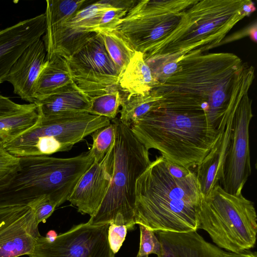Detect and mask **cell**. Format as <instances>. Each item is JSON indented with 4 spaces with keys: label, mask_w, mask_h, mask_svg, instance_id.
<instances>
[{
    "label": "cell",
    "mask_w": 257,
    "mask_h": 257,
    "mask_svg": "<svg viewBox=\"0 0 257 257\" xmlns=\"http://www.w3.org/2000/svg\"><path fill=\"white\" fill-rule=\"evenodd\" d=\"M93 162L90 150L70 158H20L19 171L10 184L0 191V208L28 205L43 196L50 197L58 207L68 201Z\"/></svg>",
    "instance_id": "5b68a950"
},
{
    "label": "cell",
    "mask_w": 257,
    "mask_h": 257,
    "mask_svg": "<svg viewBox=\"0 0 257 257\" xmlns=\"http://www.w3.org/2000/svg\"><path fill=\"white\" fill-rule=\"evenodd\" d=\"M246 92L232 93L229 107L220 126V136L208 154L196 167L195 172L203 196H207L219 184L232 135V121L239 102Z\"/></svg>",
    "instance_id": "9a60e30c"
},
{
    "label": "cell",
    "mask_w": 257,
    "mask_h": 257,
    "mask_svg": "<svg viewBox=\"0 0 257 257\" xmlns=\"http://www.w3.org/2000/svg\"><path fill=\"white\" fill-rule=\"evenodd\" d=\"M39 114L36 108L0 117V137L5 143L32 127L37 122Z\"/></svg>",
    "instance_id": "d4e9b609"
},
{
    "label": "cell",
    "mask_w": 257,
    "mask_h": 257,
    "mask_svg": "<svg viewBox=\"0 0 257 257\" xmlns=\"http://www.w3.org/2000/svg\"><path fill=\"white\" fill-rule=\"evenodd\" d=\"M257 216L253 202L242 193L231 194L217 184L202 195L198 213V229L209 235L217 247L233 253L254 247Z\"/></svg>",
    "instance_id": "52a82bcc"
},
{
    "label": "cell",
    "mask_w": 257,
    "mask_h": 257,
    "mask_svg": "<svg viewBox=\"0 0 257 257\" xmlns=\"http://www.w3.org/2000/svg\"><path fill=\"white\" fill-rule=\"evenodd\" d=\"M128 11L121 9L110 8L101 14L97 31H113L119 21L127 14Z\"/></svg>",
    "instance_id": "1f68e13d"
},
{
    "label": "cell",
    "mask_w": 257,
    "mask_h": 257,
    "mask_svg": "<svg viewBox=\"0 0 257 257\" xmlns=\"http://www.w3.org/2000/svg\"><path fill=\"white\" fill-rule=\"evenodd\" d=\"M178 64L175 72L151 91L162 100L203 109L218 131L244 64L237 56L227 53L188 54Z\"/></svg>",
    "instance_id": "7a4b0ae2"
},
{
    "label": "cell",
    "mask_w": 257,
    "mask_h": 257,
    "mask_svg": "<svg viewBox=\"0 0 257 257\" xmlns=\"http://www.w3.org/2000/svg\"><path fill=\"white\" fill-rule=\"evenodd\" d=\"M113 145L101 161L93 162L84 173L68 199L82 214L93 216L105 196L111 180Z\"/></svg>",
    "instance_id": "2e32d148"
},
{
    "label": "cell",
    "mask_w": 257,
    "mask_h": 257,
    "mask_svg": "<svg viewBox=\"0 0 257 257\" xmlns=\"http://www.w3.org/2000/svg\"><path fill=\"white\" fill-rule=\"evenodd\" d=\"M45 31L44 13L0 30V84L6 81L12 67L23 52L41 39Z\"/></svg>",
    "instance_id": "e0dca14e"
},
{
    "label": "cell",
    "mask_w": 257,
    "mask_h": 257,
    "mask_svg": "<svg viewBox=\"0 0 257 257\" xmlns=\"http://www.w3.org/2000/svg\"><path fill=\"white\" fill-rule=\"evenodd\" d=\"M4 143H5L4 140H3V139L2 138H1L0 137V145H4Z\"/></svg>",
    "instance_id": "74e56055"
},
{
    "label": "cell",
    "mask_w": 257,
    "mask_h": 257,
    "mask_svg": "<svg viewBox=\"0 0 257 257\" xmlns=\"http://www.w3.org/2000/svg\"><path fill=\"white\" fill-rule=\"evenodd\" d=\"M119 86L86 95L89 102V113L105 117L110 120L116 118L121 106L122 96Z\"/></svg>",
    "instance_id": "cb8c5ba5"
},
{
    "label": "cell",
    "mask_w": 257,
    "mask_h": 257,
    "mask_svg": "<svg viewBox=\"0 0 257 257\" xmlns=\"http://www.w3.org/2000/svg\"><path fill=\"white\" fill-rule=\"evenodd\" d=\"M161 244L158 257H225V251L206 241L197 231H158Z\"/></svg>",
    "instance_id": "d6986e66"
},
{
    "label": "cell",
    "mask_w": 257,
    "mask_h": 257,
    "mask_svg": "<svg viewBox=\"0 0 257 257\" xmlns=\"http://www.w3.org/2000/svg\"><path fill=\"white\" fill-rule=\"evenodd\" d=\"M34 103L18 104L0 93V117L35 108Z\"/></svg>",
    "instance_id": "836d02e7"
},
{
    "label": "cell",
    "mask_w": 257,
    "mask_h": 257,
    "mask_svg": "<svg viewBox=\"0 0 257 257\" xmlns=\"http://www.w3.org/2000/svg\"><path fill=\"white\" fill-rule=\"evenodd\" d=\"M149 150L160 152L168 161L191 169L208 154L220 136L199 108L160 100L156 107L130 125Z\"/></svg>",
    "instance_id": "3957f363"
},
{
    "label": "cell",
    "mask_w": 257,
    "mask_h": 257,
    "mask_svg": "<svg viewBox=\"0 0 257 257\" xmlns=\"http://www.w3.org/2000/svg\"><path fill=\"white\" fill-rule=\"evenodd\" d=\"M46 28L62 24L70 19L86 2L85 0H47Z\"/></svg>",
    "instance_id": "4316f807"
},
{
    "label": "cell",
    "mask_w": 257,
    "mask_h": 257,
    "mask_svg": "<svg viewBox=\"0 0 257 257\" xmlns=\"http://www.w3.org/2000/svg\"><path fill=\"white\" fill-rule=\"evenodd\" d=\"M28 206L34 210L36 220L39 224L45 222L57 207L56 203L47 196L38 198L31 202Z\"/></svg>",
    "instance_id": "4dcf8cb0"
},
{
    "label": "cell",
    "mask_w": 257,
    "mask_h": 257,
    "mask_svg": "<svg viewBox=\"0 0 257 257\" xmlns=\"http://www.w3.org/2000/svg\"><path fill=\"white\" fill-rule=\"evenodd\" d=\"M256 24L251 26L248 29V34L251 40L255 43L256 42Z\"/></svg>",
    "instance_id": "d590c367"
},
{
    "label": "cell",
    "mask_w": 257,
    "mask_h": 257,
    "mask_svg": "<svg viewBox=\"0 0 257 257\" xmlns=\"http://www.w3.org/2000/svg\"><path fill=\"white\" fill-rule=\"evenodd\" d=\"M109 224L74 225L53 242L40 236L29 257H113L107 231Z\"/></svg>",
    "instance_id": "8fae6325"
},
{
    "label": "cell",
    "mask_w": 257,
    "mask_h": 257,
    "mask_svg": "<svg viewBox=\"0 0 257 257\" xmlns=\"http://www.w3.org/2000/svg\"><path fill=\"white\" fill-rule=\"evenodd\" d=\"M47 53L41 38L30 45L12 67L6 81L23 100L34 103V90L39 76L46 65Z\"/></svg>",
    "instance_id": "ac0fdd59"
},
{
    "label": "cell",
    "mask_w": 257,
    "mask_h": 257,
    "mask_svg": "<svg viewBox=\"0 0 257 257\" xmlns=\"http://www.w3.org/2000/svg\"><path fill=\"white\" fill-rule=\"evenodd\" d=\"M110 123L107 118L88 112L49 116L39 114L35 125L3 146L18 158L49 156L70 150L95 130Z\"/></svg>",
    "instance_id": "ba28073f"
},
{
    "label": "cell",
    "mask_w": 257,
    "mask_h": 257,
    "mask_svg": "<svg viewBox=\"0 0 257 257\" xmlns=\"http://www.w3.org/2000/svg\"><path fill=\"white\" fill-rule=\"evenodd\" d=\"M38 225L28 205L0 208V257L30 255L41 236Z\"/></svg>",
    "instance_id": "5bb4252c"
},
{
    "label": "cell",
    "mask_w": 257,
    "mask_h": 257,
    "mask_svg": "<svg viewBox=\"0 0 257 257\" xmlns=\"http://www.w3.org/2000/svg\"><path fill=\"white\" fill-rule=\"evenodd\" d=\"M73 82L66 59L58 55L51 56L47 59L37 81L35 101Z\"/></svg>",
    "instance_id": "7402d4cb"
},
{
    "label": "cell",
    "mask_w": 257,
    "mask_h": 257,
    "mask_svg": "<svg viewBox=\"0 0 257 257\" xmlns=\"http://www.w3.org/2000/svg\"><path fill=\"white\" fill-rule=\"evenodd\" d=\"M161 96L152 91L146 94H128L122 96L119 119L130 125L157 106Z\"/></svg>",
    "instance_id": "603a6c76"
},
{
    "label": "cell",
    "mask_w": 257,
    "mask_h": 257,
    "mask_svg": "<svg viewBox=\"0 0 257 257\" xmlns=\"http://www.w3.org/2000/svg\"><path fill=\"white\" fill-rule=\"evenodd\" d=\"M43 116L88 112L89 102L85 93L73 82L56 90L34 103Z\"/></svg>",
    "instance_id": "ffe728a7"
},
{
    "label": "cell",
    "mask_w": 257,
    "mask_h": 257,
    "mask_svg": "<svg viewBox=\"0 0 257 257\" xmlns=\"http://www.w3.org/2000/svg\"><path fill=\"white\" fill-rule=\"evenodd\" d=\"M96 33L100 35L109 56L122 73L136 51L114 31H99Z\"/></svg>",
    "instance_id": "484cf974"
},
{
    "label": "cell",
    "mask_w": 257,
    "mask_h": 257,
    "mask_svg": "<svg viewBox=\"0 0 257 257\" xmlns=\"http://www.w3.org/2000/svg\"><path fill=\"white\" fill-rule=\"evenodd\" d=\"M20 169V158L8 152L0 145V191L11 182Z\"/></svg>",
    "instance_id": "f1b7e54d"
},
{
    "label": "cell",
    "mask_w": 257,
    "mask_h": 257,
    "mask_svg": "<svg viewBox=\"0 0 257 257\" xmlns=\"http://www.w3.org/2000/svg\"><path fill=\"white\" fill-rule=\"evenodd\" d=\"M202 197L195 172L156 157L137 180L134 223L155 232L197 231Z\"/></svg>",
    "instance_id": "6da1fadb"
},
{
    "label": "cell",
    "mask_w": 257,
    "mask_h": 257,
    "mask_svg": "<svg viewBox=\"0 0 257 257\" xmlns=\"http://www.w3.org/2000/svg\"><path fill=\"white\" fill-rule=\"evenodd\" d=\"M113 257H115L114 256H113Z\"/></svg>",
    "instance_id": "ab89813d"
},
{
    "label": "cell",
    "mask_w": 257,
    "mask_h": 257,
    "mask_svg": "<svg viewBox=\"0 0 257 257\" xmlns=\"http://www.w3.org/2000/svg\"><path fill=\"white\" fill-rule=\"evenodd\" d=\"M110 8L109 0L97 1L81 8L66 22L46 28L42 39L46 59L54 55L70 58L96 34L102 13Z\"/></svg>",
    "instance_id": "4fadbf2b"
},
{
    "label": "cell",
    "mask_w": 257,
    "mask_h": 257,
    "mask_svg": "<svg viewBox=\"0 0 257 257\" xmlns=\"http://www.w3.org/2000/svg\"><path fill=\"white\" fill-rule=\"evenodd\" d=\"M58 236L56 232L54 230H51L49 231L46 234V238L49 242H53L55 240Z\"/></svg>",
    "instance_id": "8d00e7d4"
},
{
    "label": "cell",
    "mask_w": 257,
    "mask_h": 257,
    "mask_svg": "<svg viewBox=\"0 0 257 257\" xmlns=\"http://www.w3.org/2000/svg\"><path fill=\"white\" fill-rule=\"evenodd\" d=\"M255 10L249 0H196L175 28L143 54L144 59L162 64L204 53L220 44L237 23Z\"/></svg>",
    "instance_id": "277c9868"
},
{
    "label": "cell",
    "mask_w": 257,
    "mask_h": 257,
    "mask_svg": "<svg viewBox=\"0 0 257 257\" xmlns=\"http://www.w3.org/2000/svg\"><path fill=\"white\" fill-rule=\"evenodd\" d=\"M115 127L113 122L100 127L90 135L92 145L90 151L93 157L94 162L99 163L113 146L115 140Z\"/></svg>",
    "instance_id": "83f0119b"
},
{
    "label": "cell",
    "mask_w": 257,
    "mask_h": 257,
    "mask_svg": "<svg viewBox=\"0 0 257 257\" xmlns=\"http://www.w3.org/2000/svg\"><path fill=\"white\" fill-rule=\"evenodd\" d=\"M115 127L110 183L98 210L88 222L92 225L113 223L135 228L136 185L151 163L149 150L136 138L130 126L119 118Z\"/></svg>",
    "instance_id": "8992f818"
},
{
    "label": "cell",
    "mask_w": 257,
    "mask_h": 257,
    "mask_svg": "<svg viewBox=\"0 0 257 257\" xmlns=\"http://www.w3.org/2000/svg\"><path fill=\"white\" fill-rule=\"evenodd\" d=\"M66 60L73 81L86 95L119 86L121 71L109 56L99 33Z\"/></svg>",
    "instance_id": "30bf717a"
},
{
    "label": "cell",
    "mask_w": 257,
    "mask_h": 257,
    "mask_svg": "<svg viewBox=\"0 0 257 257\" xmlns=\"http://www.w3.org/2000/svg\"><path fill=\"white\" fill-rule=\"evenodd\" d=\"M128 228L125 225L109 223L107 231V239L113 254L116 253L125 240Z\"/></svg>",
    "instance_id": "d6a6232c"
},
{
    "label": "cell",
    "mask_w": 257,
    "mask_h": 257,
    "mask_svg": "<svg viewBox=\"0 0 257 257\" xmlns=\"http://www.w3.org/2000/svg\"><path fill=\"white\" fill-rule=\"evenodd\" d=\"M149 255H143V256H138L137 255L136 257H148Z\"/></svg>",
    "instance_id": "f35d334b"
},
{
    "label": "cell",
    "mask_w": 257,
    "mask_h": 257,
    "mask_svg": "<svg viewBox=\"0 0 257 257\" xmlns=\"http://www.w3.org/2000/svg\"><path fill=\"white\" fill-rule=\"evenodd\" d=\"M159 84L145 62L143 54L136 51L121 74L119 81L120 90L128 94H146Z\"/></svg>",
    "instance_id": "44dd1931"
},
{
    "label": "cell",
    "mask_w": 257,
    "mask_h": 257,
    "mask_svg": "<svg viewBox=\"0 0 257 257\" xmlns=\"http://www.w3.org/2000/svg\"><path fill=\"white\" fill-rule=\"evenodd\" d=\"M251 104L247 92L233 116L231 141L219 181L223 190L231 194L242 193L251 174L249 126L253 116Z\"/></svg>",
    "instance_id": "7c38bea8"
},
{
    "label": "cell",
    "mask_w": 257,
    "mask_h": 257,
    "mask_svg": "<svg viewBox=\"0 0 257 257\" xmlns=\"http://www.w3.org/2000/svg\"><path fill=\"white\" fill-rule=\"evenodd\" d=\"M140 243L138 256L155 254L157 256L161 251V244L155 232L147 227L139 225Z\"/></svg>",
    "instance_id": "f546056e"
},
{
    "label": "cell",
    "mask_w": 257,
    "mask_h": 257,
    "mask_svg": "<svg viewBox=\"0 0 257 257\" xmlns=\"http://www.w3.org/2000/svg\"><path fill=\"white\" fill-rule=\"evenodd\" d=\"M195 1H139L113 31L144 54L175 28L183 12Z\"/></svg>",
    "instance_id": "9c48e42d"
},
{
    "label": "cell",
    "mask_w": 257,
    "mask_h": 257,
    "mask_svg": "<svg viewBox=\"0 0 257 257\" xmlns=\"http://www.w3.org/2000/svg\"><path fill=\"white\" fill-rule=\"evenodd\" d=\"M225 257H257V253L256 251L252 252L249 250L240 253L226 252Z\"/></svg>",
    "instance_id": "e575fe53"
}]
</instances>
